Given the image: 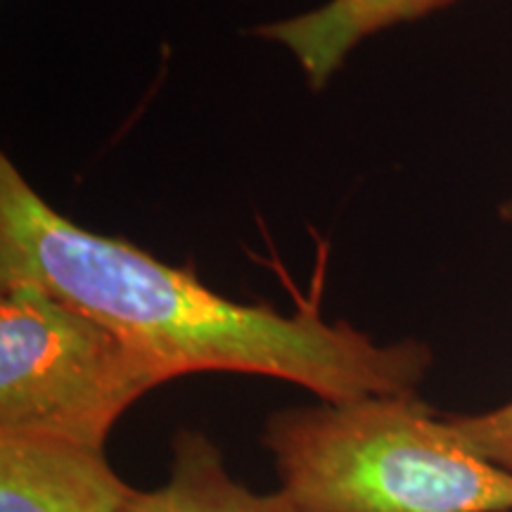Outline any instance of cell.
<instances>
[{
  "mask_svg": "<svg viewBox=\"0 0 512 512\" xmlns=\"http://www.w3.org/2000/svg\"><path fill=\"white\" fill-rule=\"evenodd\" d=\"M34 285L79 306L145 354L166 380L195 373L271 377L318 401L418 394L432 349L380 342L306 306L283 313L230 299L192 268L64 216L0 157V287Z\"/></svg>",
  "mask_w": 512,
  "mask_h": 512,
  "instance_id": "cell-1",
  "label": "cell"
},
{
  "mask_svg": "<svg viewBox=\"0 0 512 512\" xmlns=\"http://www.w3.org/2000/svg\"><path fill=\"white\" fill-rule=\"evenodd\" d=\"M278 489L306 512H512V475L472 453L418 394L273 411Z\"/></svg>",
  "mask_w": 512,
  "mask_h": 512,
  "instance_id": "cell-2",
  "label": "cell"
},
{
  "mask_svg": "<svg viewBox=\"0 0 512 512\" xmlns=\"http://www.w3.org/2000/svg\"><path fill=\"white\" fill-rule=\"evenodd\" d=\"M166 382L79 306L34 285L0 287V434L107 448L128 408Z\"/></svg>",
  "mask_w": 512,
  "mask_h": 512,
  "instance_id": "cell-3",
  "label": "cell"
},
{
  "mask_svg": "<svg viewBox=\"0 0 512 512\" xmlns=\"http://www.w3.org/2000/svg\"><path fill=\"white\" fill-rule=\"evenodd\" d=\"M131 494L107 448L0 434V512H124Z\"/></svg>",
  "mask_w": 512,
  "mask_h": 512,
  "instance_id": "cell-4",
  "label": "cell"
},
{
  "mask_svg": "<svg viewBox=\"0 0 512 512\" xmlns=\"http://www.w3.org/2000/svg\"><path fill=\"white\" fill-rule=\"evenodd\" d=\"M453 3L456 0H325L313 10L259 24L252 34L285 48L311 91H323L363 41Z\"/></svg>",
  "mask_w": 512,
  "mask_h": 512,
  "instance_id": "cell-5",
  "label": "cell"
},
{
  "mask_svg": "<svg viewBox=\"0 0 512 512\" xmlns=\"http://www.w3.org/2000/svg\"><path fill=\"white\" fill-rule=\"evenodd\" d=\"M124 512H306L283 489L254 491L228 470L207 432L181 427L171 439L169 475L155 489H133Z\"/></svg>",
  "mask_w": 512,
  "mask_h": 512,
  "instance_id": "cell-6",
  "label": "cell"
},
{
  "mask_svg": "<svg viewBox=\"0 0 512 512\" xmlns=\"http://www.w3.org/2000/svg\"><path fill=\"white\" fill-rule=\"evenodd\" d=\"M444 418L460 444L512 475V399L482 413H444Z\"/></svg>",
  "mask_w": 512,
  "mask_h": 512,
  "instance_id": "cell-7",
  "label": "cell"
},
{
  "mask_svg": "<svg viewBox=\"0 0 512 512\" xmlns=\"http://www.w3.org/2000/svg\"><path fill=\"white\" fill-rule=\"evenodd\" d=\"M501 219H503V223L512 226V195L501 204Z\"/></svg>",
  "mask_w": 512,
  "mask_h": 512,
  "instance_id": "cell-8",
  "label": "cell"
}]
</instances>
